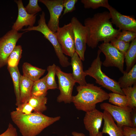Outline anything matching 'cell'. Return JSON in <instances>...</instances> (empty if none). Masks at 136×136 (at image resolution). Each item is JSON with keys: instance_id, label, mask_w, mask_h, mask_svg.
Returning <instances> with one entry per match:
<instances>
[{"instance_id": "36", "label": "cell", "mask_w": 136, "mask_h": 136, "mask_svg": "<svg viewBox=\"0 0 136 136\" xmlns=\"http://www.w3.org/2000/svg\"><path fill=\"white\" fill-rule=\"evenodd\" d=\"M130 119L132 127L136 128V108L132 109L130 113Z\"/></svg>"}, {"instance_id": "35", "label": "cell", "mask_w": 136, "mask_h": 136, "mask_svg": "<svg viewBox=\"0 0 136 136\" xmlns=\"http://www.w3.org/2000/svg\"><path fill=\"white\" fill-rule=\"evenodd\" d=\"M122 129L124 136H136V128L124 126Z\"/></svg>"}, {"instance_id": "12", "label": "cell", "mask_w": 136, "mask_h": 136, "mask_svg": "<svg viewBox=\"0 0 136 136\" xmlns=\"http://www.w3.org/2000/svg\"><path fill=\"white\" fill-rule=\"evenodd\" d=\"M38 2L47 8L50 15L47 26L51 31L56 32L60 27L59 19L63 9V0H39Z\"/></svg>"}, {"instance_id": "31", "label": "cell", "mask_w": 136, "mask_h": 136, "mask_svg": "<svg viewBox=\"0 0 136 136\" xmlns=\"http://www.w3.org/2000/svg\"><path fill=\"white\" fill-rule=\"evenodd\" d=\"M116 38L124 42L130 43L136 38V32L128 30H122Z\"/></svg>"}, {"instance_id": "38", "label": "cell", "mask_w": 136, "mask_h": 136, "mask_svg": "<svg viewBox=\"0 0 136 136\" xmlns=\"http://www.w3.org/2000/svg\"><path fill=\"white\" fill-rule=\"evenodd\" d=\"M103 134L101 132H99V134L96 136H103Z\"/></svg>"}, {"instance_id": "23", "label": "cell", "mask_w": 136, "mask_h": 136, "mask_svg": "<svg viewBox=\"0 0 136 136\" xmlns=\"http://www.w3.org/2000/svg\"><path fill=\"white\" fill-rule=\"evenodd\" d=\"M126 63V70L127 72L135 64L136 59V38L131 42L129 48L124 55Z\"/></svg>"}, {"instance_id": "7", "label": "cell", "mask_w": 136, "mask_h": 136, "mask_svg": "<svg viewBox=\"0 0 136 136\" xmlns=\"http://www.w3.org/2000/svg\"><path fill=\"white\" fill-rule=\"evenodd\" d=\"M98 47L105 56V59L102 63L103 65L106 67H115L123 74L125 72L124 55L109 42H103Z\"/></svg>"}, {"instance_id": "37", "label": "cell", "mask_w": 136, "mask_h": 136, "mask_svg": "<svg viewBox=\"0 0 136 136\" xmlns=\"http://www.w3.org/2000/svg\"><path fill=\"white\" fill-rule=\"evenodd\" d=\"M73 136H85V135L82 133H79L76 131H73L72 133Z\"/></svg>"}, {"instance_id": "14", "label": "cell", "mask_w": 136, "mask_h": 136, "mask_svg": "<svg viewBox=\"0 0 136 136\" xmlns=\"http://www.w3.org/2000/svg\"><path fill=\"white\" fill-rule=\"evenodd\" d=\"M103 119V113L96 109L86 113L83 122L89 136H96L99 134Z\"/></svg>"}, {"instance_id": "22", "label": "cell", "mask_w": 136, "mask_h": 136, "mask_svg": "<svg viewBox=\"0 0 136 136\" xmlns=\"http://www.w3.org/2000/svg\"><path fill=\"white\" fill-rule=\"evenodd\" d=\"M47 98L46 96L31 95L27 102L32 107L34 112L42 113L45 111Z\"/></svg>"}, {"instance_id": "30", "label": "cell", "mask_w": 136, "mask_h": 136, "mask_svg": "<svg viewBox=\"0 0 136 136\" xmlns=\"http://www.w3.org/2000/svg\"><path fill=\"white\" fill-rule=\"evenodd\" d=\"M110 43L124 55L129 48L130 43L126 42L115 38L111 41Z\"/></svg>"}, {"instance_id": "39", "label": "cell", "mask_w": 136, "mask_h": 136, "mask_svg": "<svg viewBox=\"0 0 136 136\" xmlns=\"http://www.w3.org/2000/svg\"><path fill=\"white\" fill-rule=\"evenodd\" d=\"M64 136H67L66 135H65Z\"/></svg>"}, {"instance_id": "34", "label": "cell", "mask_w": 136, "mask_h": 136, "mask_svg": "<svg viewBox=\"0 0 136 136\" xmlns=\"http://www.w3.org/2000/svg\"><path fill=\"white\" fill-rule=\"evenodd\" d=\"M0 136H18L16 128L13 125L9 123L8 127L4 132L0 134Z\"/></svg>"}, {"instance_id": "10", "label": "cell", "mask_w": 136, "mask_h": 136, "mask_svg": "<svg viewBox=\"0 0 136 136\" xmlns=\"http://www.w3.org/2000/svg\"><path fill=\"white\" fill-rule=\"evenodd\" d=\"M101 109L105 110L111 115L117 125L122 128L124 126L132 127L130 113L132 109L129 107H122L104 103L100 105Z\"/></svg>"}, {"instance_id": "11", "label": "cell", "mask_w": 136, "mask_h": 136, "mask_svg": "<svg viewBox=\"0 0 136 136\" xmlns=\"http://www.w3.org/2000/svg\"><path fill=\"white\" fill-rule=\"evenodd\" d=\"M70 22L74 34L75 52L81 60L84 61L87 44V33L86 28L75 17L72 18Z\"/></svg>"}, {"instance_id": "3", "label": "cell", "mask_w": 136, "mask_h": 136, "mask_svg": "<svg viewBox=\"0 0 136 136\" xmlns=\"http://www.w3.org/2000/svg\"><path fill=\"white\" fill-rule=\"evenodd\" d=\"M77 94L73 96L72 101L76 109L86 112L96 109V105L108 100L109 96L101 87L93 84L87 83L85 85L76 87Z\"/></svg>"}, {"instance_id": "33", "label": "cell", "mask_w": 136, "mask_h": 136, "mask_svg": "<svg viewBox=\"0 0 136 136\" xmlns=\"http://www.w3.org/2000/svg\"><path fill=\"white\" fill-rule=\"evenodd\" d=\"M78 1L77 0H63L64 10L62 15L75 10L76 9L75 5Z\"/></svg>"}, {"instance_id": "6", "label": "cell", "mask_w": 136, "mask_h": 136, "mask_svg": "<svg viewBox=\"0 0 136 136\" xmlns=\"http://www.w3.org/2000/svg\"><path fill=\"white\" fill-rule=\"evenodd\" d=\"M56 71L60 90L57 101L58 103H70L72 101V92L76 83L72 75L63 72L57 66H56Z\"/></svg>"}, {"instance_id": "17", "label": "cell", "mask_w": 136, "mask_h": 136, "mask_svg": "<svg viewBox=\"0 0 136 136\" xmlns=\"http://www.w3.org/2000/svg\"><path fill=\"white\" fill-rule=\"evenodd\" d=\"M103 113L104 122L101 132L103 134H107L110 136H124L122 128L119 127L116 124L109 113L105 110H104Z\"/></svg>"}, {"instance_id": "26", "label": "cell", "mask_w": 136, "mask_h": 136, "mask_svg": "<svg viewBox=\"0 0 136 136\" xmlns=\"http://www.w3.org/2000/svg\"><path fill=\"white\" fill-rule=\"evenodd\" d=\"M108 94L109 101L113 105L122 107H129L128 101L125 95L113 92Z\"/></svg>"}, {"instance_id": "24", "label": "cell", "mask_w": 136, "mask_h": 136, "mask_svg": "<svg viewBox=\"0 0 136 136\" xmlns=\"http://www.w3.org/2000/svg\"><path fill=\"white\" fill-rule=\"evenodd\" d=\"M56 66L54 63L48 66L47 68L48 73L44 77L48 90L55 89L57 88L55 79Z\"/></svg>"}, {"instance_id": "13", "label": "cell", "mask_w": 136, "mask_h": 136, "mask_svg": "<svg viewBox=\"0 0 136 136\" xmlns=\"http://www.w3.org/2000/svg\"><path fill=\"white\" fill-rule=\"evenodd\" d=\"M111 16V22L121 30L136 32V20L131 16L122 14L110 6L108 9Z\"/></svg>"}, {"instance_id": "4", "label": "cell", "mask_w": 136, "mask_h": 136, "mask_svg": "<svg viewBox=\"0 0 136 136\" xmlns=\"http://www.w3.org/2000/svg\"><path fill=\"white\" fill-rule=\"evenodd\" d=\"M101 52L98 49L96 58L92 61L91 66L84 71L86 76L93 77L95 80L96 83L112 92L125 95L118 82L108 77L102 71V62L100 57Z\"/></svg>"}, {"instance_id": "16", "label": "cell", "mask_w": 136, "mask_h": 136, "mask_svg": "<svg viewBox=\"0 0 136 136\" xmlns=\"http://www.w3.org/2000/svg\"><path fill=\"white\" fill-rule=\"evenodd\" d=\"M71 58L70 64L73 71L72 74L76 83H78L80 85H85L87 83L82 60L75 52Z\"/></svg>"}, {"instance_id": "2", "label": "cell", "mask_w": 136, "mask_h": 136, "mask_svg": "<svg viewBox=\"0 0 136 136\" xmlns=\"http://www.w3.org/2000/svg\"><path fill=\"white\" fill-rule=\"evenodd\" d=\"M10 116L22 136H36L60 119V116L50 117L38 112L25 115L16 110L11 112Z\"/></svg>"}, {"instance_id": "27", "label": "cell", "mask_w": 136, "mask_h": 136, "mask_svg": "<svg viewBox=\"0 0 136 136\" xmlns=\"http://www.w3.org/2000/svg\"><path fill=\"white\" fill-rule=\"evenodd\" d=\"M22 52L21 46L20 45L16 46L8 58V66L11 67L18 66L21 57Z\"/></svg>"}, {"instance_id": "20", "label": "cell", "mask_w": 136, "mask_h": 136, "mask_svg": "<svg viewBox=\"0 0 136 136\" xmlns=\"http://www.w3.org/2000/svg\"><path fill=\"white\" fill-rule=\"evenodd\" d=\"M121 89L131 87L136 84V64L127 72L125 71L118 82Z\"/></svg>"}, {"instance_id": "8", "label": "cell", "mask_w": 136, "mask_h": 136, "mask_svg": "<svg viewBox=\"0 0 136 136\" xmlns=\"http://www.w3.org/2000/svg\"><path fill=\"white\" fill-rule=\"evenodd\" d=\"M55 35L63 54L72 57L75 51L74 36L71 23L59 27Z\"/></svg>"}, {"instance_id": "21", "label": "cell", "mask_w": 136, "mask_h": 136, "mask_svg": "<svg viewBox=\"0 0 136 136\" xmlns=\"http://www.w3.org/2000/svg\"><path fill=\"white\" fill-rule=\"evenodd\" d=\"M7 69L12 80L14 92L16 98V105L18 107L20 104V81L21 75L18 66L11 67L8 66Z\"/></svg>"}, {"instance_id": "9", "label": "cell", "mask_w": 136, "mask_h": 136, "mask_svg": "<svg viewBox=\"0 0 136 136\" xmlns=\"http://www.w3.org/2000/svg\"><path fill=\"white\" fill-rule=\"evenodd\" d=\"M24 32L19 33L12 29L0 38V68L7 64L9 55Z\"/></svg>"}, {"instance_id": "19", "label": "cell", "mask_w": 136, "mask_h": 136, "mask_svg": "<svg viewBox=\"0 0 136 136\" xmlns=\"http://www.w3.org/2000/svg\"><path fill=\"white\" fill-rule=\"evenodd\" d=\"M23 75L34 82L40 79L43 75L46 70L34 66L25 62L22 65Z\"/></svg>"}, {"instance_id": "29", "label": "cell", "mask_w": 136, "mask_h": 136, "mask_svg": "<svg viewBox=\"0 0 136 136\" xmlns=\"http://www.w3.org/2000/svg\"><path fill=\"white\" fill-rule=\"evenodd\" d=\"M81 2L86 9H94L102 7L108 9L110 6L108 0H81Z\"/></svg>"}, {"instance_id": "28", "label": "cell", "mask_w": 136, "mask_h": 136, "mask_svg": "<svg viewBox=\"0 0 136 136\" xmlns=\"http://www.w3.org/2000/svg\"><path fill=\"white\" fill-rule=\"evenodd\" d=\"M128 102V107L132 109L136 108V84L133 86L122 89Z\"/></svg>"}, {"instance_id": "25", "label": "cell", "mask_w": 136, "mask_h": 136, "mask_svg": "<svg viewBox=\"0 0 136 136\" xmlns=\"http://www.w3.org/2000/svg\"><path fill=\"white\" fill-rule=\"evenodd\" d=\"M48 90L43 77L33 82L31 89V95L46 96Z\"/></svg>"}, {"instance_id": "32", "label": "cell", "mask_w": 136, "mask_h": 136, "mask_svg": "<svg viewBox=\"0 0 136 136\" xmlns=\"http://www.w3.org/2000/svg\"><path fill=\"white\" fill-rule=\"evenodd\" d=\"M38 0H29L28 4L25 8L26 11L30 14L35 15L42 11L39 6Z\"/></svg>"}, {"instance_id": "15", "label": "cell", "mask_w": 136, "mask_h": 136, "mask_svg": "<svg viewBox=\"0 0 136 136\" xmlns=\"http://www.w3.org/2000/svg\"><path fill=\"white\" fill-rule=\"evenodd\" d=\"M15 1L17 5L18 15L15 22L12 26V29L18 31L25 26H33L36 21L37 14H30L27 13L22 0H15Z\"/></svg>"}, {"instance_id": "5", "label": "cell", "mask_w": 136, "mask_h": 136, "mask_svg": "<svg viewBox=\"0 0 136 136\" xmlns=\"http://www.w3.org/2000/svg\"><path fill=\"white\" fill-rule=\"evenodd\" d=\"M40 18L38 22V25L36 26H29L27 28L21 30L27 32L35 30L41 33L44 37L48 40L53 45L56 54L58 58L60 64L63 67H66L71 65L69 59L63 53L61 47L57 40L55 32L51 31L48 27L46 23L45 14L43 11L40 15Z\"/></svg>"}, {"instance_id": "18", "label": "cell", "mask_w": 136, "mask_h": 136, "mask_svg": "<svg viewBox=\"0 0 136 136\" xmlns=\"http://www.w3.org/2000/svg\"><path fill=\"white\" fill-rule=\"evenodd\" d=\"M33 82L23 75H21L20 81V104L26 102L31 96Z\"/></svg>"}, {"instance_id": "1", "label": "cell", "mask_w": 136, "mask_h": 136, "mask_svg": "<svg viewBox=\"0 0 136 136\" xmlns=\"http://www.w3.org/2000/svg\"><path fill=\"white\" fill-rule=\"evenodd\" d=\"M111 16L107 11L96 13L84 21L87 33V44L94 49L100 42H109L116 38L121 30L114 28L111 21Z\"/></svg>"}]
</instances>
